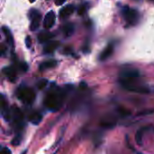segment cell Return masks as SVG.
Wrapping results in <instances>:
<instances>
[{
	"label": "cell",
	"instance_id": "cell-25",
	"mask_svg": "<svg viewBox=\"0 0 154 154\" xmlns=\"http://www.w3.org/2000/svg\"><path fill=\"white\" fill-rule=\"evenodd\" d=\"M65 1L66 0H55V4L57 5H63L65 3Z\"/></svg>",
	"mask_w": 154,
	"mask_h": 154
},
{
	"label": "cell",
	"instance_id": "cell-18",
	"mask_svg": "<svg viewBox=\"0 0 154 154\" xmlns=\"http://www.w3.org/2000/svg\"><path fill=\"white\" fill-rule=\"evenodd\" d=\"M47 84H48V81H47L46 79H42V80H41V81L38 83V88H39L40 90H42V89H43V88L46 87Z\"/></svg>",
	"mask_w": 154,
	"mask_h": 154
},
{
	"label": "cell",
	"instance_id": "cell-21",
	"mask_svg": "<svg viewBox=\"0 0 154 154\" xmlns=\"http://www.w3.org/2000/svg\"><path fill=\"white\" fill-rule=\"evenodd\" d=\"M25 44H26V46L28 48L31 47V45H32V38L30 36H26V38H25Z\"/></svg>",
	"mask_w": 154,
	"mask_h": 154
},
{
	"label": "cell",
	"instance_id": "cell-19",
	"mask_svg": "<svg viewBox=\"0 0 154 154\" xmlns=\"http://www.w3.org/2000/svg\"><path fill=\"white\" fill-rule=\"evenodd\" d=\"M7 47L5 44H0V56H4L6 53Z\"/></svg>",
	"mask_w": 154,
	"mask_h": 154
},
{
	"label": "cell",
	"instance_id": "cell-27",
	"mask_svg": "<svg viewBox=\"0 0 154 154\" xmlns=\"http://www.w3.org/2000/svg\"><path fill=\"white\" fill-rule=\"evenodd\" d=\"M1 149H2V148H1V146H0V150H1Z\"/></svg>",
	"mask_w": 154,
	"mask_h": 154
},
{
	"label": "cell",
	"instance_id": "cell-10",
	"mask_svg": "<svg viewBox=\"0 0 154 154\" xmlns=\"http://www.w3.org/2000/svg\"><path fill=\"white\" fill-rule=\"evenodd\" d=\"M59 45H60V43L58 41H51L44 46L43 51L45 54H51V53L54 52L58 48Z\"/></svg>",
	"mask_w": 154,
	"mask_h": 154
},
{
	"label": "cell",
	"instance_id": "cell-5",
	"mask_svg": "<svg viewBox=\"0 0 154 154\" xmlns=\"http://www.w3.org/2000/svg\"><path fill=\"white\" fill-rule=\"evenodd\" d=\"M30 17H31V25H30V29L32 31H35L40 24H41V19H42V16L41 15L38 13V11H35V10H32V12L30 13Z\"/></svg>",
	"mask_w": 154,
	"mask_h": 154
},
{
	"label": "cell",
	"instance_id": "cell-24",
	"mask_svg": "<svg viewBox=\"0 0 154 154\" xmlns=\"http://www.w3.org/2000/svg\"><path fill=\"white\" fill-rule=\"evenodd\" d=\"M0 154H11V151L8 148H2L0 150Z\"/></svg>",
	"mask_w": 154,
	"mask_h": 154
},
{
	"label": "cell",
	"instance_id": "cell-2",
	"mask_svg": "<svg viewBox=\"0 0 154 154\" xmlns=\"http://www.w3.org/2000/svg\"><path fill=\"white\" fill-rule=\"evenodd\" d=\"M65 95L66 93L62 90L60 89L51 90L47 93L44 100V104L49 110L52 112H56L60 110V108L61 107Z\"/></svg>",
	"mask_w": 154,
	"mask_h": 154
},
{
	"label": "cell",
	"instance_id": "cell-14",
	"mask_svg": "<svg viewBox=\"0 0 154 154\" xmlns=\"http://www.w3.org/2000/svg\"><path fill=\"white\" fill-rule=\"evenodd\" d=\"M62 32H63L64 35L67 37L72 35V34L74 33V25L71 23H68V24L64 25L62 27Z\"/></svg>",
	"mask_w": 154,
	"mask_h": 154
},
{
	"label": "cell",
	"instance_id": "cell-23",
	"mask_svg": "<svg viewBox=\"0 0 154 154\" xmlns=\"http://www.w3.org/2000/svg\"><path fill=\"white\" fill-rule=\"evenodd\" d=\"M19 143H20V136L17 135V136H15V138H14V141L12 142V144H14V145H18Z\"/></svg>",
	"mask_w": 154,
	"mask_h": 154
},
{
	"label": "cell",
	"instance_id": "cell-15",
	"mask_svg": "<svg viewBox=\"0 0 154 154\" xmlns=\"http://www.w3.org/2000/svg\"><path fill=\"white\" fill-rule=\"evenodd\" d=\"M4 73L12 82H14L16 79V72H15V70L13 67H6V68H5L4 69Z\"/></svg>",
	"mask_w": 154,
	"mask_h": 154
},
{
	"label": "cell",
	"instance_id": "cell-13",
	"mask_svg": "<svg viewBox=\"0 0 154 154\" xmlns=\"http://www.w3.org/2000/svg\"><path fill=\"white\" fill-rule=\"evenodd\" d=\"M42 114L37 113V112H33L29 115V122L32 123V124H35V125L39 124L42 122Z\"/></svg>",
	"mask_w": 154,
	"mask_h": 154
},
{
	"label": "cell",
	"instance_id": "cell-16",
	"mask_svg": "<svg viewBox=\"0 0 154 154\" xmlns=\"http://www.w3.org/2000/svg\"><path fill=\"white\" fill-rule=\"evenodd\" d=\"M56 64H57V61H55V60H48V61H45L42 64H41L40 69L41 70H46V69L53 68V67L56 66Z\"/></svg>",
	"mask_w": 154,
	"mask_h": 154
},
{
	"label": "cell",
	"instance_id": "cell-3",
	"mask_svg": "<svg viewBox=\"0 0 154 154\" xmlns=\"http://www.w3.org/2000/svg\"><path fill=\"white\" fill-rule=\"evenodd\" d=\"M18 98L24 103H32L35 100V93L28 87H20L17 90Z\"/></svg>",
	"mask_w": 154,
	"mask_h": 154
},
{
	"label": "cell",
	"instance_id": "cell-1",
	"mask_svg": "<svg viewBox=\"0 0 154 154\" xmlns=\"http://www.w3.org/2000/svg\"><path fill=\"white\" fill-rule=\"evenodd\" d=\"M141 74L136 69H125L120 73L119 83L128 91L134 93H148L149 90L140 82Z\"/></svg>",
	"mask_w": 154,
	"mask_h": 154
},
{
	"label": "cell",
	"instance_id": "cell-8",
	"mask_svg": "<svg viewBox=\"0 0 154 154\" xmlns=\"http://www.w3.org/2000/svg\"><path fill=\"white\" fill-rule=\"evenodd\" d=\"M0 110L2 112V114L5 119H9V112H8V106H7V102L5 98L0 94Z\"/></svg>",
	"mask_w": 154,
	"mask_h": 154
},
{
	"label": "cell",
	"instance_id": "cell-20",
	"mask_svg": "<svg viewBox=\"0 0 154 154\" xmlns=\"http://www.w3.org/2000/svg\"><path fill=\"white\" fill-rule=\"evenodd\" d=\"M87 11V6L85 5H82L79 8V15H83L85 14V12Z\"/></svg>",
	"mask_w": 154,
	"mask_h": 154
},
{
	"label": "cell",
	"instance_id": "cell-7",
	"mask_svg": "<svg viewBox=\"0 0 154 154\" xmlns=\"http://www.w3.org/2000/svg\"><path fill=\"white\" fill-rule=\"evenodd\" d=\"M12 115H13V119H14L15 124L20 126L22 122H23V118L22 111L18 107H16V106L13 107V109H12Z\"/></svg>",
	"mask_w": 154,
	"mask_h": 154
},
{
	"label": "cell",
	"instance_id": "cell-6",
	"mask_svg": "<svg viewBox=\"0 0 154 154\" xmlns=\"http://www.w3.org/2000/svg\"><path fill=\"white\" fill-rule=\"evenodd\" d=\"M56 21V15L53 11H50L46 14V15L44 16V20H43V26L46 29H50L51 28Z\"/></svg>",
	"mask_w": 154,
	"mask_h": 154
},
{
	"label": "cell",
	"instance_id": "cell-22",
	"mask_svg": "<svg viewBox=\"0 0 154 154\" xmlns=\"http://www.w3.org/2000/svg\"><path fill=\"white\" fill-rule=\"evenodd\" d=\"M20 68H21L22 71L26 72V71L28 70V65H27V64H25V63H21V64H20Z\"/></svg>",
	"mask_w": 154,
	"mask_h": 154
},
{
	"label": "cell",
	"instance_id": "cell-26",
	"mask_svg": "<svg viewBox=\"0 0 154 154\" xmlns=\"http://www.w3.org/2000/svg\"><path fill=\"white\" fill-rule=\"evenodd\" d=\"M29 1H30V2H34L35 0H29Z\"/></svg>",
	"mask_w": 154,
	"mask_h": 154
},
{
	"label": "cell",
	"instance_id": "cell-12",
	"mask_svg": "<svg viewBox=\"0 0 154 154\" xmlns=\"http://www.w3.org/2000/svg\"><path fill=\"white\" fill-rule=\"evenodd\" d=\"M53 37H54V34L51 32H42L38 35V40L40 43H47Z\"/></svg>",
	"mask_w": 154,
	"mask_h": 154
},
{
	"label": "cell",
	"instance_id": "cell-11",
	"mask_svg": "<svg viewBox=\"0 0 154 154\" xmlns=\"http://www.w3.org/2000/svg\"><path fill=\"white\" fill-rule=\"evenodd\" d=\"M114 52V45L113 44H109L102 53L101 54L99 55V60L100 61H104V60H106L108 57H110L112 55Z\"/></svg>",
	"mask_w": 154,
	"mask_h": 154
},
{
	"label": "cell",
	"instance_id": "cell-9",
	"mask_svg": "<svg viewBox=\"0 0 154 154\" xmlns=\"http://www.w3.org/2000/svg\"><path fill=\"white\" fill-rule=\"evenodd\" d=\"M74 10H75V7L72 5H66L65 7H63L60 10V18L69 17V15H71L73 14Z\"/></svg>",
	"mask_w": 154,
	"mask_h": 154
},
{
	"label": "cell",
	"instance_id": "cell-17",
	"mask_svg": "<svg viewBox=\"0 0 154 154\" xmlns=\"http://www.w3.org/2000/svg\"><path fill=\"white\" fill-rule=\"evenodd\" d=\"M3 31H4L5 34V37H6V40H7V43H8L11 46H13V45H14V39H13V36H12V34H11L10 31H9L7 28H5V27H3Z\"/></svg>",
	"mask_w": 154,
	"mask_h": 154
},
{
	"label": "cell",
	"instance_id": "cell-4",
	"mask_svg": "<svg viewBox=\"0 0 154 154\" xmlns=\"http://www.w3.org/2000/svg\"><path fill=\"white\" fill-rule=\"evenodd\" d=\"M123 16L125 20L130 25H135L139 20L138 12L134 9H132L128 6H125L123 9Z\"/></svg>",
	"mask_w": 154,
	"mask_h": 154
}]
</instances>
